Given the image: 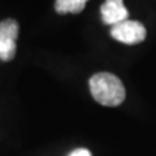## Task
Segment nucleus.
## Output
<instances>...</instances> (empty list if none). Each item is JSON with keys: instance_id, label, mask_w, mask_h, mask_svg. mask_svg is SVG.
<instances>
[{"instance_id": "4", "label": "nucleus", "mask_w": 156, "mask_h": 156, "mask_svg": "<svg viewBox=\"0 0 156 156\" xmlns=\"http://www.w3.org/2000/svg\"><path fill=\"white\" fill-rule=\"evenodd\" d=\"M86 3L87 0H56L55 11L58 14H78L85 9Z\"/></svg>"}, {"instance_id": "3", "label": "nucleus", "mask_w": 156, "mask_h": 156, "mask_svg": "<svg viewBox=\"0 0 156 156\" xmlns=\"http://www.w3.org/2000/svg\"><path fill=\"white\" fill-rule=\"evenodd\" d=\"M100 13L103 22L111 26L119 25L129 17L128 9L124 5V0H105L100 7Z\"/></svg>"}, {"instance_id": "6", "label": "nucleus", "mask_w": 156, "mask_h": 156, "mask_svg": "<svg viewBox=\"0 0 156 156\" xmlns=\"http://www.w3.org/2000/svg\"><path fill=\"white\" fill-rule=\"evenodd\" d=\"M16 55V41L0 39V60L11 61Z\"/></svg>"}, {"instance_id": "1", "label": "nucleus", "mask_w": 156, "mask_h": 156, "mask_svg": "<svg viewBox=\"0 0 156 156\" xmlns=\"http://www.w3.org/2000/svg\"><path fill=\"white\" fill-rule=\"evenodd\" d=\"M91 95L98 103L107 107H117L125 99V87L119 77L112 73H98L94 74L90 81Z\"/></svg>"}, {"instance_id": "5", "label": "nucleus", "mask_w": 156, "mask_h": 156, "mask_svg": "<svg viewBox=\"0 0 156 156\" xmlns=\"http://www.w3.org/2000/svg\"><path fill=\"white\" fill-rule=\"evenodd\" d=\"M20 26L16 20L7 18L0 22V39H11L17 41Z\"/></svg>"}, {"instance_id": "2", "label": "nucleus", "mask_w": 156, "mask_h": 156, "mask_svg": "<svg viewBox=\"0 0 156 156\" xmlns=\"http://www.w3.org/2000/svg\"><path fill=\"white\" fill-rule=\"evenodd\" d=\"M146 34L147 31L142 23L138 21H130V20H126L119 25L112 26L111 29L112 38L129 46L143 42L146 39Z\"/></svg>"}, {"instance_id": "7", "label": "nucleus", "mask_w": 156, "mask_h": 156, "mask_svg": "<svg viewBox=\"0 0 156 156\" xmlns=\"http://www.w3.org/2000/svg\"><path fill=\"white\" fill-rule=\"evenodd\" d=\"M69 156H92V155L87 148H77L74 151H72Z\"/></svg>"}]
</instances>
